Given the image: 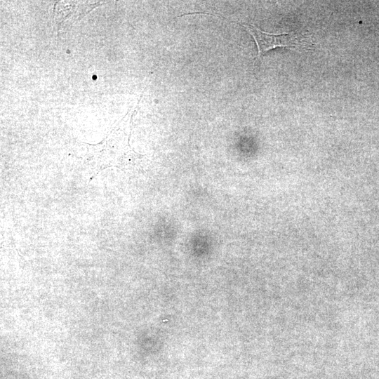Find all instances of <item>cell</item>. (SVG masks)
<instances>
[{
    "instance_id": "cell-1",
    "label": "cell",
    "mask_w": 379,
    "mask_h": 379,
    "mask_svg": "<svg viewBox=\"0 0 379 379\" xmlns=\"http://www.w3.org/2000/svg\"><path fill=\"white\" fill-rule=\"evenodd\" d=\"M253 36L258 48L256 58L263 56L267 51L277 47H284L298 52L313 49L314 44L307 33L290 32L272 34L262 31L253 25L241 24Z\"/></svg>"
}]
</instances>
